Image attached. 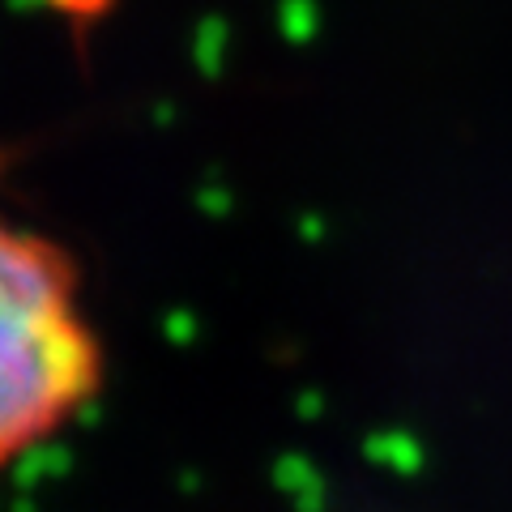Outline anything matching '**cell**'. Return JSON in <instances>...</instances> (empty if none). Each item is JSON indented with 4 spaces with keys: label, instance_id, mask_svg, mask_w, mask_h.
I'll use <instances>...</instances> for the list:
<instances>
[{
    "label": "cell",
    "instance_id": "6da1fadb",
    "mask_svg": "<svg viewBox=\"0 0 512 512\" xmlns=\"http://www.w3.org/2000/svg\"><path fill=\"white\" fill-rule=\"evenodd\" d=\"M0 453L56 436L99 393L103 355L77 316L69 252L35 231L0 235Z\"/></svg>",
    "mask_w": 512,
    "mask_h": 512
},
{
    "label": "cell",
    "instance_id": "7a4b0ae2",
    "mask_svg": "<svg viewBox=\"0 0 512 512\" xmlns=\"http://www.w3.org/2000/svg\"><path fill=\"white\" fill-rule=\"evenodd\" d=\"M52 5H56V9H64L69 18H90V13H99V9L107 5V0H52Z\"/></svg>",
    "mask_w": 512,
    "mask_h": 512
}]
</instances>
